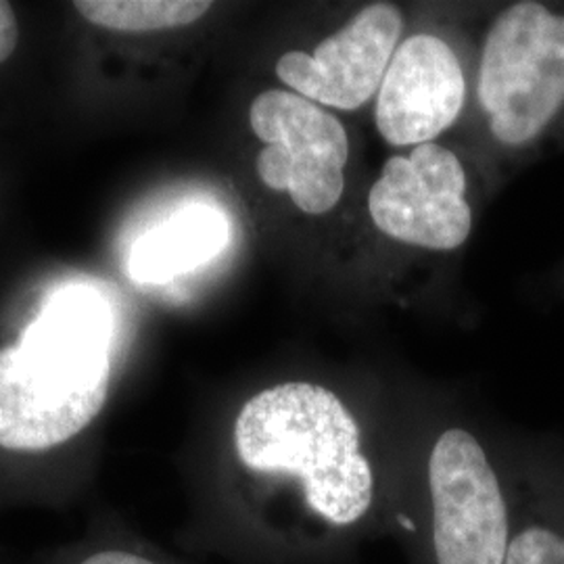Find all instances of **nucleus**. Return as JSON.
Returning <instances> with one entry per match:
<instances>
[{"instance_id": "1", "label": "nucleus", "mask_w": 564, "mask_h": 564, "mask_svg": "<svg viewBox=\"0 0 564 564\" xmlns=\"http://www.w3.org/2000/svg\"><path fill=\"white\" fill-rule=\"evenodd\" d=\"M395 464L339 387L282 379L242 400L184 542L232 564H345L391 538Z\"/></svg>"}, {"instance_id": "2", "label": "nucleus", "mask_w": 564, "mask_h": 564, "mask_svg": "<svg viewBox=\"0 0 564 564\" xmlns=\"http://www.w3.org/2000/svg\"><path fill=\"white\" fill-rule=\"evenodd\" d=\"M113 312L88 284L42 303L20 341L0 349V449L42 456L101 416L113 375Z\"/></svg>"}, {"instance_id": "3", "label": "nucleus", "mask_w": 564, "mask_h": 564, "mask_svg": "<svg viewBox=\"0 0 564 564\" xmlns=\"http://www.w3.org/2000/svg\"><path fill=\"white\" fill-rule=\"evenodd\" d=\"M395 466L391 538L408 564H505L512 524L510 463L458 421L435 424Z\"/></svg>"}, {"instance_id": "4", "label": "nucleus", "mask_w": 564, "mask_h": 564, "mask_svg": "<svg viewBox=\"0 0 564 564\" xmlns=\"http://www.w3.org/2000/svg\"><path fill=\"white\" fill-rule=\"evenodd\" d=\"M475 101L502 165L564 153V4L519 0L485 32Z\"/></svg>"}, {"instance_id": "5", "label": "nucleus", "mask_w": 564, "mask_h": 564, "mask_svg": "<svg viewBox=\"0 0 564 564\" xmlns=\"http://www.w3.org/2000/svg\"><path fill=\"white\" fill-rule=\"evenodd\" d=\"M249 126L262 141L256 170L270 191L289 197L305 216H326L339 205L351 142L335 113L272 88L251 102Z\"/></svg>"}, {"instance_id": "6", "label": "nucleus", "mask_w": 564, "mask_h": 564, "mask_svg": "<svg viewBox=\"0 0 564 564\" xmlns=\"http://www.w3.org/2000/svg\"><path fill=\"white\" fill-rule=\"evenodd\" d=\"M368 216L381 235L405 247L460 249L475 224L460 158L440 142L389 158L370 186Z\"/></svg>"}, {"instance_id": "7", "label": "nucleus", "mask_w": 564, "mask_h": 564, "mask_svg": "<svg viewBox=\"0 0 564 564\" xmlns=\"http://www.w3.org/2000/svg\"><path fill=\"white\" fill-rule=\"evenodd\" d=\"M403 13L391 2L360 9L314 51H289L274 72L286 90L324 109L356 111L377 97L384 72L403 41Z\"/></svg>"}, {"instance_id": "8", "label": "nucleus", "mask_w": 564, "mask_h": 564, "mask_svg": "<svg viewBox=\"0 0 564 564\" xmlns=\"http://www.w3.org/2000/svg\"><path fill=\"white\" fill-rule=\"evenodd\" d=\"M468 82L444 39L419 32L403 39L384 72L375 123L389 147L412 149L437 139L464 111Z\"/></svg>"}, {"instance_id": "9", "label": "nucleus", "mask_w": 564, "mask_h": 564, "mask_svg": "<svg viewBox=\"0 0 564 564\" xmlns=\"http://www.w3.org/2000/svg\"><path fill=\"white\" fill-rule=\"evenodd\" d=\"M512 524L505 564H564V464L547 456L510 463Z\"/></svg>"}, {"instance_id": "10", "label": "nucleus", "mask_w": 564, "mask_h": 564, "mask_svg": "<svg viewBox=\"0 0 564 564\" xmlns=\"http://www.w3.org/2000/svg\"><path fill=\"white\" fill-rule=\"evenodd\" d=\"M230 241V224L209 205L184 207L134 242L128 272L144 284H163L212 262Z\"/></svg>"}, {"instance_id": "11", "label": "nucleus", "mask_w": 564, "mask_h": 564, "mask_svg": "<svg viewBox=\"0 0 564 564\" xmlns=\"http://www.w3.org/2000/svg\"><path fill=\"white\" fill-rule=\"evenodd\" d=\"M82 18L113 32L149 34L191 25L202 20L212 2L203 0H78Z\"/></svg>"}, {"instance_id": "12", "label": "nucleus", "mask_w": 564, "mask_h": 564, "mask_svg": "<svg viewBox=\"0 0 564 564\" xmlns=\"http://www.w3.org/2000/svg\"><path fill=\"white\" fill-rule=\"evenodd\" d=\"M42 564H188L165 552L160 545L144 542L130 531L93 529L78 544L53 554Z\"/></svg>"}, {"instance_id": "13", "label": "nucleus", "mask_w": 564, "mask_h": 564, "mask_svg": "<svg viewBox=\"0 0 564 564\" xmlns=\"http://www.w3.org/2000/svg\"><path fill=\"white\" fill-rule=\"evenodd\" d=\"M18 39H20V30H18L15 11L9 2L0 0V63H4L15 53Z\"/></svg>"}]
</instances>
